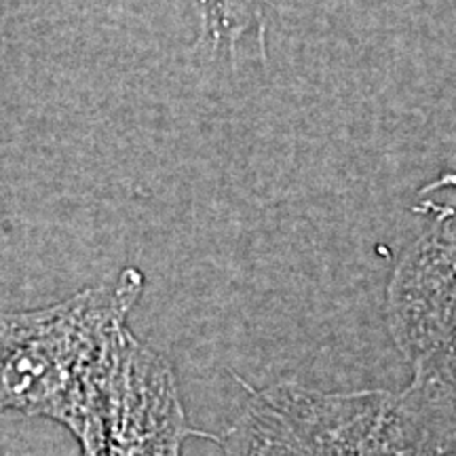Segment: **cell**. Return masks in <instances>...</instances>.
Returning <instances> with one entry per match:
<instances>
[{
    "mask_svg": "<svg viewBox=\"0 0 456 456\" xmlns=\"http://www.w3.org/2000/svg\"><path fill=\"white\" fill-rule=\"evenodd\" d=\"M273 0H197V45L209 55L235 57L252 43L256 53L266 60V26Z\"/></svg>",
    "mask_w": 456,
    "mask_h": 456,
    "instance_id": "5",
    "label": "cell"
},
{
    "mask_svg": "<svg viewBox=\"0 0 456 456\" xmlns=\"http://www.w3.org/2000/svg\"><path fill=\"white\" fill-rule=\"evenodd\" d=\"M222 456H456V395L416 379L402 391L328 393L281 380L254 391Z\"/></svg>",
    "mask_w": 456,
    "mask_h": 456,
    "instance_id": "1",
    "label": "cell"
},
{
    "mask_svg": "<svg viewBox=\"0 0 456 456\" xmlns=\"http://www.w3.org/2000/svg\"><path fill=\"white\" fill-rule=\"evenodd\" d=\"M0 456H3V452H0Z\"/></svg>",
    "mask_w": 456,
    "mask_h": 456,
    "instance_id": "6",
    "label": "cell"
},
{
    "mask_svg": "<svg viewBox=\"0 0 456 456\" xmlns=\"http://www.w3.org/2000/svg\"><path fill=\"white\" fill-rule=\"evenodd\" d=\"M142 292L144 275L127 266L55 305L0 311V414L41 416L74 436Z\"/></svg>",
    "mask_w": 456,
    "mask_h": 456,
    "instance_id": "2",
    "label": "cell"
},
{
    "mask_svg": "<svg viewBox=\"0 0 456 456\" xmlns=\"http://www.w3.org/2000/svg\"><path fill=\"white\" fill-rule=\"evenodd\" d=\"M191 436L174 368L127 330L74 433L83 456H182Z\"/></svg>",
    "mask_w": 456,
    "mask_h": 456,
    "instance_id": "4",
    "label": "cell"
},
{
    "mask_svg": "<svg viewBox=\"0 0 456 456\" xmlns=\"http://www.w3.org/2000/svg\"><path fill=\"white\" fill-rule=\"evenodd\" d=\"M427 208L429 224L399 256L387 285V326L412 376L456 395V197Z\"/></svg>",
    "mask_w": 456,
    "mask_h": 456,
    "instance_id": "3",
    "label": "cell"
}]
</instances>
